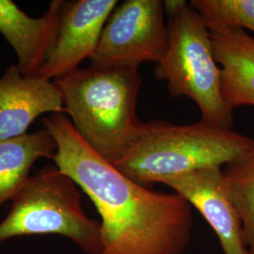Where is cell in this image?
<instances>
[{"instance_id": "6da1fadb", "label": "cell", "mask_w": 254, "mask_h": 254, "mask_svg": "<svg viewBox=\"0 0 254 254\" xmlns=\"http://www.w3.org/2000/svg\"><path fill=\"white\" fill-rule=\"evenodd\" d=\"M54 137L55 166L72 178L100 215L99 254H183L192 237V206L177 193L131 180L93 151L64 113L43 119Z\"/></svg>"}, {"instance_id": "7a4b0ae2", "label": "cell", "mask_w": 254, "mask_h": 254, "mask_svg": "<svg viewBox=\"0 0 254 254\" xmlns=\"http://www.w3.org/2000/svg\"><path fill=\"white\" fill-rule=\"evenodd\" d=\"M53 81L78 135L109 163L119 162L142 124L136 114L138 68L91 65Z\"/></svg>"}, {"instance_id": "3957f363", "label": "cell", "mask_w": 254, "mask_h": 254, "mask_svg": "<svg viewBox=\"0 0 254 254\" xmlns=\"http://www.w3.org/2000/svg\"><path fill=\"white\" fill-rule=\"evenodd\" d=\"M254 147L252 137L202 120L183 126L154 121L141 124L133 143L113 166L143 186L162 184L174 176L228 165Z\"/></svg>"}, {"instance_id": "277c9868", "label": "cell", "mask_w": 254, "mask_h": 254, "mask_svg": "<svg viewBox=\"0 0 254 254\" xmlns=\"http://www.w3.org/2000/svg\"><path fill=\"white\" fill-rule=\"evenodd\" d=\"M164 8L168 14L169 46L154 68L156 79L167 82L173 97L190 98L200 109L202 121L233 128L234 111L222 95L221 72L210 30L190 2L168 0Z\"/></svg>"}, {"instance_id": "5b68a950", "label": "cell", "mask_w": 254, "mask_h": 254, "mask_svg": "<svg viewBox=\"0 0 254 254\" xmlns=\"http://www.w3.org/2000/svg\"><path fill=\"white\" fill-rule=\"evenodd\" d=\"M44 235L64 236L87 254H99L103 247L100 221L85 214L78 186L55 165L30 176L0 222V243Z\"/></svg>"}, {"instance_id": "8992f818", "label": "cell", "mask_w": 254, "mask_h": 254, "mask_svg": "<svg viewBox=\"0 0 254 254\" xmlns=\"http://www.w3.org/2000/svg\"><path fill=\"white\" fill-rule=\"evenodd\" d=\"M161 0H127L108 19L91 65L136 67L158 64L169 46V27Z\"/></svg>"}, {"instance_id": "52a82bcc", "label": "cell", "mask_w": 254, "mask_h": 254, "mask_svg": "<svg viewBox=\"0 0 254 254\" xmlns=\"http://www.w3.org/2000/svg\"><path fill=\"white\" fill-rule=\"evenodd\" d=\"M117 5L116 0L65 1L54 47L38 75L55 80L77 70L86 59L90 60Z\"/></svg>"}, {"instance_id": "ba28073f", "label": "cell", "mask_w": 254, "mask_h": 254, "mask_svg": "<svg viewBox=\"0 0 254 254\" xmlns=\"http://www.w3.org/2000/svg\"><path fill=\"white\" fill-rule=\"evenodd\" d=\"M162 184L200 212L218 236L223 254H250L241 219L226 194L220 168L200 169Z\"/></svg>"}, {"instance_id": "9c48e42d", "label": "cell", "mask_w": 254, "mask_h": 254, "mask_svg": "<svg viewBox=\"0 0 254 254\" xmlns=\"http://www.w3.org/2000/svg\"><path fill=\"white\" fill-rule=\"evenodd\" d=\"M64 113L62 91L53 80L26 76L12 64L0 77V139L27 134L43 114Z\"/></svg>"}, {"instance_id": "30bf717a", "label": "cell", "mask_w": 254, "mask_h": 254, "mask_svg": "<svg viewBox=\"0 0 254 254\" xmlns=\"http://www.w3.org/2000/svg\"><path fill=\"white\" fill-rule=\"evenodd\" d=\"M64 2L52 1L46 14L34 18L11 0H0V33L14 50L24 75H38L48 59L58 37Z\"/></svg>"}, {"instance_id": "8fae6325", "label": "cell", "mask_w": 254, "mask_h": 254, "mask_svg": "<svg viewBox=\"0 0 254 254\" xmlns=\"http://www.w3.org/2000/svg\"><path fill=\"white\" fill-rule=\"evenodd\" d=\"M223 98L233 111L254 106V38L241 28L210 31Z\"/></svg>"}, {"instance_id": "7c38bea8", "label": "cell", "mask_w": 254, "mask_h": 254, "mask_svg": "<svg viewBox=\"0 0 254 254\" xmlns=\"http://www.w3.org/2000/svg\"><path fill=\"white\" fill-rule=\"evenodd\" d=\"M56 152L57 143L46 128L0 139V208L26 186L33 165L42 158H53Z\"/></svg>"}, {"instance_id": "4fadbf2b", "label": "cell", "mask_w": 254, "mask_h": 254, "mask_svg": "<svg viewBox=\"0 0 254 254\" xmlns=\"http://www.w3.org/2000/svg\"><path fill=\"white\" fill-rule=\"evenodd\" d=\"M223 185L242 222L250 254H254V147L245 155L226 165Z\"/></svg>"}, {"instance_id": "5bb4252c", "label": "cell", "mask_w": 254, "mask_h": 254, "mask_svg": "<svg viewBox=\"0 0 254 254\" xmlns=\"http://www.w3.org/2000/svg\"><path fill=\"white\" fill-rule=\"evenodd\" d=\"M190 5L210 31L247 28L254 32V0H192Z\"/></svg>"}]
</instances>
